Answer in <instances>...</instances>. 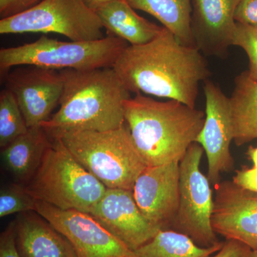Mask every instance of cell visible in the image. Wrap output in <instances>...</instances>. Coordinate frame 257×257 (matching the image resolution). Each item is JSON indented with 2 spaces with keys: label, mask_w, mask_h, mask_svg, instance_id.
Masks as SVG:
<instances>
[{
  "label": "cell",
  "mask_w": 257,
  "mask_h": 257,
  "mask_svg": "<svg viewBox=\"0 0 257 257\" xmlns=\"http://www.w3.org/2000/svg\"><path fill=\"white\" fill-rule=\"evenodd\" d=\"M113 69L130 93L167 98L192 108L199 85L211 75L202 52L181 44L165 28L148 43L128 45Z\"/></svg>",
  "instance_id": "cell-1"
},
{
  "label": "cell",
  "mask_w": 257,
  "mask_h": 257,
  "mask_svg": "<svg viewBox=\"0 0 257 257\" xmlns=\"http://www.w3.org/2000/svg\"><path fill=\"white\" fill-rule=\"evenodd\" d=\"M60 108L42 124L50 139L77 131L104 132L126 124L124 101L131 97L113 67L60 70Z\"/></svg>",
  "instance_id": "cell-2"
},
{
  "label": "cell",
  "mask_w": 257,
  "mask_h": 257,
  "mask_svg": "<svg viewBox=\"0 0 257 257\" xmlns=\"http://www.w3.org/2000/svg\"><path fill=\"white\" fill-rule=\"evenodd\" d=\"M124 108L125 121L147 167L180 162L205 121L202 111L142 94L126 99Z\"/></svg>",
  "instance_id": "cell-3"
},
{
  "label": "cell",
  "mask_w": 257,
  "mask_h": 257,
  "mask_svg": "<svg viewBox=\"0 0 257 257\" xmlns=\"http://www.w3.org/2000/svg\"><path fill=\"white\" fill-rule=\"evenodd\" d=\"M59 139L106 188L133 191L137 179L147 167L126 124L109 131L67 133Z\"/></svg>",
  "instance_id": "cell-4"
},
{
  "label": "cell",
  "mask_w": 257,
  "mask_h": 257,
  "mask_svg": "<svg viewBox=\"0 0 257 257\" xmlns=\"http://www.w3.org/2000/svg\"><path fill=\"white\" fill-rule=\"evenodd\" d=\"M41 165L25 186L37 200L64 210L89 213L106 187L74 158L60 139H51Z\"/></svg>",
  "instance_id": "cell-5"
},
{
  "label": "cell",
  "mask_w": 257,
  "mask_h": 257,
  "mask_svg": "<svg viewBox=\"0 0 257 257\" xmlns=\"http://www.w3.org/2000/svg\"><path fill=\"white\" fill-rule=\"evenodd\" d=\"M128 44L106 36L90 42H63L42 36L37 41L0 50V75L5 79L18 66H36L54 70L89 71L113 67Z\"/></svg>",
  "instance_id": "cell-6"
},
{
  "label": "cell",
  "mask_w": 257,
  "mask_h": 257,
  "mask_svg": "<svg viewBox=\"0 0 257 257\" xmlns=\"http://www.w3.org/2000/svg\"><path fill=\"white\" fill-rule=\"evenodd\" d=\"M95 12L82 0H42L23 13L0 20V34L56 33L71 41L104 38Z\"/></svg>",
  "instance_id": "cell-7"
},
{
  "label": "cell",
  "mask_w": 257,
  "mask_h": 257,
  "mask_svg": "<svg viewBox=\"0 0 257 257\" xmlns=\"http://www.w3.org/2000/svg\"><path fill=\"white\" fill-rule=\"evenodd\" d=\"M203 152L200 145L193 143L179 162V208L170 229L187 235L202 247H210L220 241L211 225V182L200 170Z\"/></svg>",
  "instance_id": "cell-8"
},
{
  "label": "cell",
  "mask_w": 257,
  "mask_h": 257,
  "mask_svg": "<svg viewBox=\"0 0 257 257\" xmlns=\"http://www.w3.org/2000/svg\"><path fill=\"white\" fill-rule=\"evenodd\" d=\"M36 211L69 240L77 257H136L88 213L64 210L40 201Z\"/></svg>",
  "instance_id": "cell-9"
},
{
  "label": "cell",
  "mask_w": 257,
  "mask_h": 257,
  "mask_svg": "<svg viewBox=\"0 0 257 257\" xmlns=\"http://www.w3.org/2000/svg\"><path fill=\"white\" fill-rule=\"evenodd\" d=\"M4 79L6 89L16 98L28 128L41 126L60 105L64 89L60 71L26 66L9 72Z\"/></svg>",
  "instance_id": "cell-10"
},
{
  "label": "cell",
  "mask_w": 257,
  "mask_h": 257,
  "mask_svg": "<svg viewBox=\"0 0 257 257\" xmlns=\"http://www.w3.org/2000/svg\"><path fill=\"white\" fill-rule=\"evenodd\" d=\"M206 98V117L196 143L202 147L207 157V177L211 184L220 182L221 175L234 167L230 152L234 140L229 97L219 86L209 79L204 82Z\"/></svg>",
  "instance_id": "cell-11"
},
{
  "label": "cell",
  "mask_w": 257,
  "mask_h": 257,
  "mask_svg": "<svg viewBox=\"0 0 257 257\" xmlns=\"http://www.w3.org/2000/svg\"><path fill=\"white\" fill-rule=\"evenodd\" d=\"M88 214L134 251L162 230L144 215L127 189L106 188Z\"/></svg>",
  "instance_id": "cell-12"
},
{
  "label": "cell",
  "mask_w": 257,
  "mask_h": 257,
  "mask_svg": "<svg viewBox=\"0 0 257 257\" xmlns=\"http://www.w3.org/2000/svg\"><path fill=\"white\" fill-rule=\"evenodd\" d=\"M214 186L211 225L216 234L241 241L253 251L257 249V194L232 181Z\"/></svg>",
  "instance_id": "cell-13"
},
{
  "label": "cell",
  "mask_w": 257,
  "mask_h": 257,
  "mask_svg": "<svg viewBox=\"0 0 257 257\" xmlns=\"http://www.w3.org/2000/svg\"><path fill=\"white\" fill-rule=\"evenodd\" d=\"M140 210L161 229H170L178 211L179 162L147 167L133 188Z\"/></svg>",
  "instance_id": "cell-14"
},
{
  "label": "cell",
  "mask_w": 257,
  "mask_h": 257,
  "mask_svg": "<svg viewBox=\"0 0 257 257\" xmlns=\"http://www.w3.org/2000/svg\"><path fill=\"white\" fill-rule=\"evenodd\" d=\"M239 0H192L191 30L195 46L205 55L227 57L237 23L235 12Z\"/></svg>",
  "instance_id": "cell-15"
},
{
  "label": "cell",
  "mask_w": 257,
  "mask_h": 257,
  "mask_svg": "<svg viewBox=\"0 0 257 257\" xmlns=\"http://www.w3.org/2000/svg\"><path fill=\"white\" fill-rule=\"evenodd\" d=\"M14 223L20 257H77L69 240L36 211L21 213Z\"/></svg>",
  "instance_id": "cell-16"
},
{
  "label": "cell",
  "mask_w": 257,
  "mask_h": 257,
  "mask_svg": "<svg viewBox=\"0 0 257 257\" xmlns=\"http://www.w3.org/2000/svg\"><path fill=\"white\" fill-rule=\"evenodd\" d=\"M52 140L41 127L28 131L1 149V156L7 170L16 183L25 186L31 180L41 165Z\"/></svg>",
  "instance_id": "cell-17"
},
{
  "label": "cell",
  "mask_w": 257,
  "mask_h": 257,
  "mask_svg": "<svg viewBox=\"0 0 257 257\" xmlns=\"http://www.w3.org/2000/svg\"><path fill=\"white\" fill-rule=\"evenodd\" d=\"M95 13L108 36L119 37L130 45H142L155 40L163 31L158 26L142 18L126 0H116L101 7Z\"/></svg>",
  "instance_id": "cell-18"
},
{
  "label": "cell",
  "mask_w": 257,
  "mask_h": 257,
  "mask_svg": "<svg viewBox=\"0 0 257 257\" xmlns=\"http://www.w3.org/2000/svg\"><path fill=\"white\" fill-rule=\"evenodd\" d=\"M234 142L241 146L257 139V82L247 70L234 79L229 97Z\"/></svg>",
  "instance_id": "cell-19"
},
{
  "label": "cell",
  "mask_w": 257,
  "mask_h": 257,
  "mask_svg": "<svg viewBox=\"0 0 257 257\" xmlns=\"http://www.w3.org/2000/svg\"><path fill=\"white\" fill-rule=\"evenodd\" d=\"M126 1L134 9L145 12L158 20L182 45L196 47L191 30L192 0Z\"/></svg>",
  "instance_id": "cell-20"
},
{
  "label": "cell",
  "mask_w": 257,
  "mask_h": 257,
  "mask_svg": "<svg viewBox=\"0 0 257 257\" xmlns=\"http://www.w3.org/2000/svg\"><path fill=\"white\" fill-rule=\"evenodd\" d=\"M223 244L220 241L210 247H202L187 235L175 230L162 229L135 253L136 257H211Z\"/></svg>",
  "instance_id": "cell-21"
},
{
  "label": "cell",
  "mask_w": 257,
  "mask_h": 257,
  "mask_svg": "<svg viewBox=\"0 0 257 257\" xmlns=\"http://www.w3.org/2000/svg\"><path fill=\"white\" fill-rule=\"evenodd\" d=\"M28 130L16 98L5 88L0 92V147L8 146Z\"/></svg>",
  "instance_id": "cell-22"
},
{
  "label": "cell",
  "mask_w": 257,
  "mask_h": 257,
  "mask_svg": "<svg viewBox=\"0 0 257 257\" xmlns=\"http://www.w3.org/2000/svg\"><path fill=\"white\" fill-rule=\"evenodd\" d=\"M37 202L23 184L5 186L0 191V216L3 218L13 214L36 211Z\"/></svg>",
  "instance_id": "cell-23"
},
{
  "label": "cell",
  "mask_w": 257,
  "mask_h": 257,
  "mask_svg": "<svg viewBox=\"0 0 257 257\" xmlns=\"http://www.w3.org/2000/svg\"><path fill=\"white\" fill-rule=\"evenodd\" d=\"M233 46L241 47L248 59V74L257 82V29L237 23Z\"/></svg>",
  "instance_id": "cell-24"
},
{
  "label": "cell",
  "mask_w": 257,
  "mask_h": 257,
  "mask_svg": "<svg viewBox=\"0 0 257 257\" xmlns=\"http://www.w3.org/2000/svg\"><path fill=\"white\" fill-rule=\"evenodd\" d=\"M234 19L237 23L257 29V0H239Z\"/></svg>",
  "instance_id": "cell-25"
},
{
  "label": "cell",
  "mask_w": 257,
  "mask_h": 257,
  "mask_svg": "<svg viewBox=\"0 0 257 257\" xmlns=\"http://www.w3.org/2000/svg\"><path fill=\"white\" fill-rule=\"evenodd\" d=\"M253 251L246 244L234 239H226L222 247L211 257H253Z\"/></svg>",
  "instance_id": "cell-26"
},
{
  "label": "cell",
  "mask_w": 257,
  "mask_h": 257,
  "mask_svg": "<svg viewBox=\"0 0 257 257\" xmlns=\"http://www.w3.org/2000/svg\"><path fill=\"white\" fill-rule=\"evenodd\" d=\"M40 0H0V16L10 18L35 6Z\"/></svg>",
  "instance_id": "cell-27"
},
{
  "label": "cell",
  "mask_w": 257,
  "mask_h": 257,
  "mask_svg": "<svg viewBox=\"0 0 257 257\" xmlns=\"http://www.w3.org/2000/svg\"><path fill=\"white\" fill-rule=\"evenodd\" d=\"M0 257H20L15 242L14 222L10 223L0 235Z\"/></svg>",
  "instance_id": "cell-28"
},
{
  "label": "cell",
  "mask_w": 257,
  "mask_h": 257,
  "mask_svg": "<svg viewBox=\"0 0 257 257\" xmlns=\"http://www.w3.org/2000/svg\"><path fill=\"white\" fill-rule=\"evenodd\" d=\"M232 182L243 189L257 194V168L236 171Z\"/></svg>",
  "instance_id": "cell-29"
},
{
  "label": "cell",
  "mask_w": 257,
  "mask_h": 257,
  "mask_svg": "<svg viewBox=\"0 0 257 257\" xmlns=\"http://www.w3.org/2000/svg\"><path fill=\"white\" fill-rule=\"evenodd\" d=\"M84 4L87 5L88 8H90L93 11L96 12V10L104 6L108 3H112L116 0H82Z\"/></svg>",
  "instance_id": "cell-30"
},
{
  "label": "cell",
  "mask_w": 257,
  "mask_h": 257,
  "mask_svg": "<svg viewBox=\"0 0 257 257\" xmlns=\"http://www.w3.org/2000/svg\"><path fill=\"white\" fill-rule=\"evenodd\" d=\"M246 155H248V158L252 162L253 167L257 168V147L250 146L248 147Z\"/></svg>",
  "instance_id": "cell-31"
},
{
  "label": "cell",
  "mask_w": 257,
  "mask_h": 257,
  "mask_svg": "<svg viewBox=\"0 0 257 257\" xmlns=\"http://www.w3.org/2000/svg\"><path fill=\"white\" fill-rule=\"evenodd\" d=\"M253 257H257V249L253 251Z\"/></svg>",
  "instance_id": "cell-32"
}]
</instances>
